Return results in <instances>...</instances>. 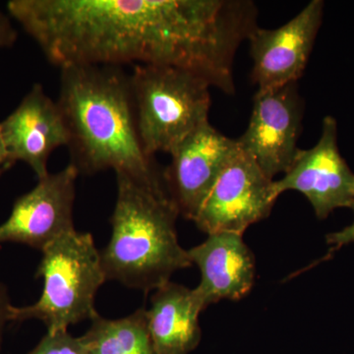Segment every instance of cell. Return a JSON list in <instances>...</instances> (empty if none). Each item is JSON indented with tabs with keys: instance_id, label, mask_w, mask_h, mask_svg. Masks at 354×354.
<instances>
[{
	"instance_id": "obj_9",
	"label": "cell",
	"mask_w": 354,
	"mask_h": 354,
	"mask_svg": "<svg viewBox=\"0 0 354 354\" xmlns=\"http://www.w3.org/2000/svg\"><path fill=\"white\" fill-rule=\"evenodd\" d=\"M277 195L295 190L304 194L317 218L324 220L339 208L354 203V174L337 147V124L333 116L323 121L320 140L309 150H299L295 162L279 180Z\"/></svg>"
},
{
	"instance_id": "obj_2",
	"label": "cell",
	"mask_w": 354,
	"mask_h": 354,
	"mask_svg": "<svg viewBox=\"0 0 354 354\" xmlns=\"http://www.w3.org/2000/svg\"><path fill=\"white\" fill-rule=\"evenodd\" d=\"M57 104L68 129L70 162L79 174L111 169L167 190L164 172L144 152L130 75L120 66L64 67Z\"/></svg>"
},
{
	"instance_id": "obj_16",
	"label": "cell",
	"mask_w": 354,
	"mask_h": 354,
	"mask_svg": "<svg viewBox=\"0 0 354 354\" xmlns=\"http://www.w3.org/2000/svg\"><path fill=\"white\" fill-rule=\"evenodd\" d=\"M29 354H87L82 337H76L67 330L48 332Z\"/></svg>"
},
{
	"instance_id": "obj_18",
	"label": "cell",
	"mask_w": 354,
	"mask_h": 354,
	"mask_svg": "<svg viewBox=\"0 0 354 354\" xmlns=\"http://www.w3.org/2000/svg\"><path fill=\"white\" fill-rule=\"evenodd\" d=\"M354 213V203L351 208ZM327 243L334 245L335 248L346 245V244L353 243L354 242V221L348 227H344L339 232H332L326 236Z\"/></svg>"
},
{
	"instance_id": "obj_8",
	"label": "cell",
	"mask_w": 354,
	"mask_h": 354,
	"mask_svg": "<svg viewBox=\"0 0 354 354\" xmlns=\"http://www.w3.org/2000/svg\"><path fill=\"white\" fill-rule=\"evenodd\" d=\"M75 165L69 162L57 174L39 179L30 192L18 198L6 223L0 225V243L15 242L43 251L64 234L75 230Z\"/></svg>"
},
{
	"instance_id": "obj_12",
	"label": "cell",
	"mask_w": 354,
	"mask_h": 354,
	"mask_svg": "<svg viewBox=\"0 0 354 354\" xmlns=\"http://www.w3.org/2000/svg\"><path fill=\"white\" fill-rule=\"evenodd\" d=\"M2 136L14 162L29 165L39 179L48 176L53 151L68 146L69 133L57 102L35 84L19 106L0 122Z\"/></svg>"
},
{
	"instance_id": "obj_6",
	"label": "cell",
	"mask_w": 354,
	"mask_h": 354,
	"mask_svg": "<svg viewBox=\"0 0 354 354\" xmlns=\"http://www.w3.org/2000/svg\"><path fill=\"white\" fill-rule=\"evenodd\" d=\"M274 183L237 144L193 221L208 235L243 234L271 214L279 198Z\"/></svg>"
},
{
	"instance_id": "obj_11",
	"label": "cell",
	"mask_w": 354,
	"mask_h": 354,
	"mask_svg": "<svg viewBox=\"0 0 354 354\" xmlns=\"http://www.w3.org/2000/svg\"><path fill=\"white\" fill-rule=\"evenodd\" d=\"M324 2L312 0L277 29L256 27L249 35L252 80L258 91L297 83L304 74L322 24Z\"/></svg>"
},
{
	"instance_id": "obj_14",
	"label": "cell",
	"mask_w": 354,
	"mask_h": 354,
	"mask_svg": "<svg viewBox=\"0 0 354 354\" xmlns=\"http://www.w3.org/2000/svg\"><path fill=\"white\" fill-rule=\"evenodd\" d=\"M205 309L195 290L171 281L156 290L147 310L156 354L192 353L201 342L199 315Z\"/></svg>"
},
{
	"instance_id": "obj_5",
	"label": "cell",
	"mask_w": 354,
	"mask_h": 354,
	"mask_svg": "<svg viewBox=\"0 0 354 354\" xmlns=\"http://www.w3.org/2000/svg\"><path fill=\"white\" fill-rule=\"evenodd\" d=\"M130 85L144 152L171 153L190 133L208 122V82L186 70L135 64Z\"/></svg>"
},
{
	"instance_id": "obj_21",
	"label": "cell",
	"mask_w": 354,
	"mask_h": 354,
	"mask_svg": "<svg viewBox=\"0 0 354 354\" xmlns=\"http://www.w3.org/2000/svg\"><path fill=\"white\" fill-rule=\"evenodd\" d=\"M2 176V174H0V176Z\"/></svg>"
},
{
	"instance_id": "obj_10",
	"label": "cell",
	"mask_w": 354,
	"mask_h": 354,
	"mask_svg": "<svg viewBox=\"0 0 354 354\" xmlns=\"http://www.w3.org/2000/svg\"><path fill=\"white\" fill-rule=\"evenodd\" d=\"M236 149V139L221 134L208 121L169 153L171 162L164 171V180L179 216L194 221Z\"/></svg>"
},
{
	"instance_id": "obj_17",
	"label": "cell",
	"mask_w": 354,
	"mask_h": 354,
	"mask_svg": "<svg viewBox=\"0 0 354 354\" xmlns=\"http://www.w3.org/2000/svg\"><path fill=\"white\" fill-rule=\"evenodd\" d=\"M18 32L10 18L0 11V48H10L17 39Z\"/></svg>"
},
{
	"instance_id": "obj_19",
	"label": "cell",
	"mask_w": 354,
	"mask_h": 354,
	"mask_svg": "<svg viewBox=\"0 0 354 354\" xmlns=\"http://www.w3.org/2000/svg\"><path fill=\"white\" fill-rule=\"evenodd\" d=\"M10 301H9L8 295L6 286L0 283V344H1L2 335H3L4 328L9 320V311H10Z\"/></svg>"
},
{
	"instance_id": "obj_20",
	"label": "cell",
	"mask_w": 354,
	"mask_h": 354,
	"mask_svg": "<svg viewBox=\"0 0 354 354\" xmlns=\"http://www.w3.org/2000/svg\"><path fill=\"white\" fill-rule=\"evenodd\" d=\"M15 164L9 155L8 150L2 136L1 127H0V174L8 171L12 165Z\"/></svg>"
},
{
	"instance_id": "obj_7",
	"label": "cell",
	"mask_w": 354,
	"mask_h": 354,
	"mask_svg": "<svg viewBox=\"0 0 354 354\" xmlns=\"http://www.w3.org/2000/svg\"><path fill=\"white\" fill-rule=\"evenodd\" d=\"M302 115L297 83L258 91L254 95L248 127L236 141L272 180L290 171L297 158Z\"/></svg>"
},
{
	"instance_id": "obj_3",
	"label": "cell",
	"mask_w": 354,
	"mask_h": 354,
	"mask_svg": "<svg viewBox=\"0 0 354 354\" xmlns=\"http://www.w3.org/2000/svg\"><path fill=\"white\" fill-rule=\"evenodd\" d=\"M118 197L111 241L101 252L106 279L145 292L171 281L191 267L176 232L178 209L165 189L115 172Z\"/></svg>"
},
{
	"instance_id": "obj_4",
	"label": "cell",
	"mask_w": 354,
	"mask_h": 354,
	"mask_svg": "<svg viewBox=\"0 0 354 354\" xmlns=\"http://www.w3.org/2000/svg\"><path fill=\"white\" fill-rule=\"evenodd\" d=\"M41 252L36 274L44 279L41 297L28 306L11 305L9 320L38 319L48 332H55L99 315L95 295L106 278L92 234L73 230Z\"/></svg>"
},
{
	"instance_id": "obj_13",
	"label": "cell",
	"mask_w": 354,
	"mask_h": 354,
	"mask_svg": "<svg viewBox=\"0 0 354 354\" xmlns=\"http://www.w3.org/2000/svg\"><path fill=\"white\" fill-rule=\"evenodd\" d=\"M187 252L192 265L196 264L201 272V281L194 290L205 308L223 299L237 301L252 290L255 257L243 234H209L206 241Z\"/></svg>"
},
{
	"instance_id": "obj_15",
	"label": "cell",
	"mask_w": 354,
	"mask_h": 354,
	"mask_svg": "<svg viewBox=\"0 0 354 354\" xmlns=\"http://www.w3.org/2000/svg\"><path fill=\"white\" fill-rule=\"evenodd\" d=\"M82 337L87 354H156L145 308L115 320L97 315Z\"/></svg>"
},
{
	"instance_id": "obj_1",
	"label": "cell",
	"mask_w": 354,
	"mask_h": 354,
	"mask_svg": "<svg viewBox=\"0 0 354 354\" xmlns=\"http://www.w3.org/2000/svg\"><path fill=\"white\" fill-rule=\"evenodd\" d=\"M7 10L60 69L136 64L195 71L212 41L201 0H11Z\"/></svg>"
}]
</instances>
